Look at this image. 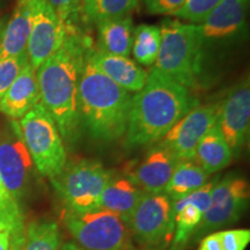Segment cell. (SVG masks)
Segmentation results:
<instances>
[{
	"instance_id": "16",
	"label": "cell",
	"mask_w": 250,
	"mask_h": 250,
	"mask_svg": "<svg viewBox=\"0 0 250 250\" xmlns=\"http://www.w3.org/2000/svg\"><path fill=\"white\" fill-rule=\"evenodd\" d=\"M249 0H221L201 24L204 41L235 39L246 29Z\"/></svg>"
},
{
	"instance_id": "30",
	"label": "cell",
	"mask_w": 250,
	"mask_h": 250,
	"mask_svg": "<svg viewBox=\"0 0 250 250\" xmlns=\"http://www.w3.org/2000/svg\"><path fill=\"white\" fill-rule=\"evenodd\" d=\"M224 250H246L250 242L249 229H228L218 230Z\"/></svg>"
},
{
	"instance_id": "13",
	"label": "cell",
	"mask_w": 250,
	"mask_h": 250,
	"mask_svg": "<svg viewBox=\"0 0 250 250\" xmlns=\"http://www.w3.org/2000/svg\"><path fill=\"white\" fill-rule=\"evenodd\" d=\"M250 86L245 79L233 87L220 105L218 126L233 155L240 153L249 136Z\"/></svg>"
},
{
	"instance_id": "36",
	"label": "cell",
	"mask_w": 250,
	"mask_h": 250,
	"mask_svg": "<svg viewBox=\"0 0 250 250\" xmlns=\"http://www.w3.org/2000/svg\"><path fill=\"white\" fill-rule=\"evenodd\" d=\"M0 4H1V0H0Z\"/></svg>"
},
{
	"instance_id": "23",
	"label": "cell",
	"mask_w": 250,
	"mask_h": 250,
	"mask_svg": "<svg viewBox=\"0 0 250 250\" xmlns=\"http://www.w3.org/2000/svg\"><path fill=\"white\" fill-rule=\"evenodd\" d=\"M208 177L210 175L193 160H181L177 162L164 193L176 202L205 186Z\"/></svg>"
},
{
	"instance_id": "35",
	"label": "cell",
	"mask_w": 250,
	"mask_h": 250,
	"mask_svg": "<svg viewBox=\"0 0 250 250\" xmlns=\"http://www.w3.org/2000/svg\"><path fill=\"white\" fill-rule=\"evenodd\" d=\"M5 28V19L0 18V44H1V37H2V31Z\"/></svg>"
},
{
	"instance_id": "8",
	"label": "cell",
	"mask_w": 250,
	"mask_h": 250,
	"mask_svg": "<svg viewBox=\"0 0 250 250\" xmlns=\"http://www.w3.org/2000/svg\"><path fill=\"white\" fill-rule=\"evenodd\" d=\"M35 165L15 120L0 121V180L19 204L30 191Z\"/></svg>"
},
{
	"instance_id": "34",
	"label": "cell",
	"mask_w": 250,
	"mask_h": 250,
	"mask_svg": "<svg viewBox=\"0 0 250 250\" xmlns=\"http://www.w3.org/2000/svg\"><path fill=\"white\" fill-rule=\"evenodd\" d=\"M62 250H85V249L80 248L77 243H66V245H64V247H62Z\"/></svg>"
},
{
	"instance_id": "18",
	"label": "cell",
	"mask_w": 250,
	"mask_h": 250,
	"mask_svg": "<svg viewBox=\"0 0 250 250\" xmlns=\"http://www.w3.org/2000/svg\"><path fill=\"white\" fill-rule=\"evenodd\" d=\"M40 100L36 71L28 62L0 100V112L11 120H18L36 107Z\"/></svg>"
},
{
	"instance_id": "26",
	"label": "cell",
	"mask_w": 250,
	"mask_h": 250,
	"mask_svg": "<svg viewBox=\"0 0 250 250\" xmlns=\"http://www.w3.org/2000/svg\"><path fill=\"white\" fill-rule=\"evenodd\" d=\"M161 43L160 27L139 24L133 29L132 51L136 62L151 66L156 61Z\"/></svg>"
},
{
	"instance_id": "10",
	"label": "cell",
	"mask_w": 250,
	"mask_h": 250,
	"mask_svg": "<svg viewBox=\"0 0 250 250\" xmlns=\"http://www.w3.org/2000/svg\"><path fill=\"white\" fill-rule=\"evenodd\" d=\"M250 190L246 179L236 174L226 175L217 181L211 193V202L191 241L196 242L206 234L237 223L249 205Z\"/></svg>"
},
{
	"instance_id": "11",
	"label": "cell",
	"mask_w": 250,
	"mask_h": 250,
	"mask_svg": "<svg viewBox=\"0 0 250 250\" xmlns=\"http://www.w3.org/2000/svg\"><path fill=\"white\" fill-rule=\"evenodd\" d=\"M220 105H196L187 112L161 139V145L177 160H192L197 146L208 131L218 124Z\"/></svg>"
},
{
	"instance_id": "24",
	"label": "cell",
	"mask_w": 250,
	"mask_h": 250,
	"mask_svg": "<svg viewBox=\"0 0 250 250\" xmlns=\"http://www.w3.org/2000/svg\"><path fill=\"white\" fill-rule=\"evenodd\" d=\"M138 6V0H81L80 17L98 24L109 19L129 15Z\"/></svg>"
},
{
	"instance_id": "33",
	"label": "cell",
	"mask_w": 250,
	"mask_h": 250,
	"mask_svg": "<svg viewBox=\"0 0 250 250\" xmlns=\"http://www.w3.org/2000/svg\"><path fill=\"white\" fill-rule=\"evenodd\" d=\"M9 249V234L7 232H0V250Z\"/></svg>"
},
{
	"instance_id": "5",
	"label": "cell",
	"mask_w": 250,
	"mask_h": 250,
	"mask_svg": "<svg viewBox=\"0 0 250 250\" xmlns=\"http://www.w3.org/2000/svg\"><path fill=\"white\" fill-rule=\"evenodd\" d=\"M28 152L37 171L54 179L66 165V152L54 118L41 103L19 122Z\"/></svg>"
},
{
	"instance_id": "1",
	"label": "cell",
	"mask_w": 250,
	"mask_h": 250,
	"mask_svg": "<svg viewBox=\"0 0 250 250\" xmlns=\"http://www.w3.org/2000/svg\"><path fill=\"white\" fill-rule=\"evenodd\" d=\"M66 37L61 48L36 71L40 103L54 118L62 140L76 143L81 133L79 85L85 66L88 40L77 23L65 22Z\"/></svg>"
},
{
	"instance_id": "32",
	"label": "cell",
	"mask_w": 250,
	"mask_h": 250,
	"mask_svg": "<svg viewBox=\"0 0 250 250\" xmlns=\"http://www.w3.org/2000/svg\"><path fill=\"white\" fill-rule=\"evenodd\" d=\"M198 250H224L223 246H221L220 239L218 236V233H210L203 236L201 243H199Z\"/></svg>"
},
{
	"instance_id": "17",
	"label": "cell",
	"mask_w": 250,
	"mask_h": 250,
	"mask_svg": "<svg viewBox=\"0 0 250 250\" xmlns=\"http://www.w3.org/2000/svg\"><path fill=\"white\" fill-rule=\"evenodd\" d=\"M87 59L105 77L126 92H137L145 86L148 73L129 57L109 55L90 48Z\"/></svg>"
},
{
	"instance_id": "25",
	"label": "cell",
	"mask_w": 250,
	"mask_h": 250,
	"mask_svg": "<svg viewBox=\"0 0 250 250\" xmlns=\"http://www.w3.org/2000/svg\"><path fill=\"white\" fill-rule=\"evenodd\" d=\"M21 250H62L59 228L56 221H31L24 232Z\"/></svg>"
},
{
	"instance_id": "4",
	"label": "cell",
	"mask_w": 250,
	"mask_h": 250,
	"mask_svg": "<svg viewBox=\"0 0 250 250\" xmlns=\"http://www.w3.org/2000/svg\"><path fill=\"white\" fill-rule=\"evenodd\" d=\"M160 34V49L154 68L186 88L196 86L202 72L205 42L201 24L165 20L161 23Z\"/></svg>"
},
{
	"instance_id": "12",
	"label": "cell",
	"mask_w": 250,
	"mask_h": 250,
	"mask_svg": "<svg viewBox=\"0 0 250 250\" xmlns=\"http://www.w3.org/2000/svg\"><path fill=\"white\" fill-rule=\"evenodd\" d=\"M33 26L27 44L28 62L37 71L64 43L66 28L45 0H31Z\"/></svg>"
},
{
	"instance_id": "9",
	"label": "cell",
	"mask_w": 250,
	"mask_h": 250,
	"mask_svg": "<svg viewBox=\"0 0 250 250\" xmlns=\"http://www.w3.org/2000/svg\"><path fill=\"white\" fill-rule=\"evenodd\" d=\"M131 236L144 248L158 250L170 243L175 220L174 203L165 193H144L127 223Z\"/></svg>"
},
{
	"instance_id": "2",
	"label": "cell",
	"mask_w": 250,
	"mask_h": 250,
	"mask_svg": "<svg viewBox=\"0 0 250 250\" xmlns=\"http://www.w3.org/2000/svg\"><path fill=\"white\" fill-rule=\"evenodd\" d=\"M198 105L189 89L153 68L145 86L131 100L126 145H148L166 133L187 112Z\"/></svg>"
},
{
	"instance_id": "3",
	"label": "cell",
	"mask_w": 250,
	"mask_h": 250,
	"mask_svg": "<svg viewBox=\"0 0 250 250\" xmlns=\"http://www.w3.org/2000/svg\"><path fill=\"white\" fill-rule=\"evenodd\" d=\"M130 93L105 77L87 59L79 85V115L83 126L98 142H115L126 133Z\"/></svg>"
},
{
	"instance_id": "22",
	"label": "cell",
	"mask_w": 250,
	"mask_h": 250,
	"mask_svg": "<svg viewBox=\"0 0 250 250\" xmlns=\"http://www.w3.org/2000/svg\"><path fill=\"white\" fill-rule=\"evenodd\" d=\"M232 159L233 153L215 124L199 142L192 160L211 175L226 168Z\"/></svg>"
},
{
	"instance_id": "20",
	"label": "cell",
	"mask_w": 250,
	"mask_h": 250,
	"mask_svg": "<svg viewBox=\"0 0 250 250\" xmlns=\"http://www.w3.org/2000/svg\"><path fill=\"white\" fill-rule=\"evenodd\" d=\"M33 26L31 0H18L11 19L2 31L0 59L27 52V44Z\"/></svg>"
},
{
	"instance_id": "27",
	"label": "cell",
	"mask_w": 250,
	"mask_h": 250,
	"mask_svg": "<svg viewBox=\"0 0 250 250\" xmlns=\"http://www.w3.org/2000/svg\"><path fill=\"white\" fill-rule=\"evenodd\" d=\"M220 1L221 0H186L173 15L190 21L192 24H201Z\"/></svg>"
},
{
	"instance_id": "31",
	"label": "cell",
	"mask_w": 250,
	"mask_h": 250,
	"mask_svg": "<svg viewBox=\"0 0 250 250\" xmlns=\"http://www.w3.org/2000/svg\"><path fill=\"white\" fill-rule=\"evenodd\" d=\"M184 1L186 0H145V5L151 14L173 15Z\"/></svg>"
},
{
	"instance_id": "29",
	"label": "cell",
	"mask_w": 250,
	"mask_h": 250,
	"mask_svg": "<svg viewBox=\"0 0 250 250\" xmlns=\"http://www.w3.org/2000/svg\"><path fill=\"white\" fill-rule=\"evenodd\" d=\"M62 22L77 23L80 17L81 0H45Z\"/></svg>"
},
{
	"instance_id": "19",
	"label": "cell",
	"mask_w": 250,
	"mask_h": 250,
	"mask_svg": "<svg viewBox=\"0 0 250 250\" xmlns=\"http://www.w3.org/2000/svg\"><path fill=\"white\" fill-rule=\"evenodd\" d=\"M144 193L145 192L126 175L121 176L112 174L107 186L103 189L100 208L118 215L127 225Z\"/></svg>"
},
{
	"instance_id": "15",
	"label": "cell",
	"mask_w": 250,
	"mask_h": 250,
	"mask_svg": "<svg viewBox=\"0 0 250 250\" xmlns=\"http://www.w3.org/2000/svg\"><path fill=\"white\" fill-rule=\"evenodd\" d=\"M177 160L164 145L153 146L126 176L146 193H164Z\"/></svg>"
},
{
	"instance_id": "21",
	"label": "cell",
	"mask_w": 250,
	"mask_h": 250,
	"mask_svg": "<svg viewBox=\"0 0 250 250\" xmlns=\"http://www.w3.org/2000/svg\"><path fill=\"white\" fill-rule=\"evenodd\" d=\"M96 26L98 50L109 55L129 57L133 42V22L130 15L101 21Z\"/></svg>"
},
{
	"instance_id": "6",
	"label": "cell",
	"mask_w": 250,
	"mask_h": 250,
	"mask_svg": "<svg viewBox=\"0 0 250 250\" xmlns=\"http://www.w3.org/2000/svg\"><path fill=\"white\" fill-rule=\"evenodd\" d=\"M111 176V171L100 161L83 159L66 162L51 183L68 211L83 213L100 208L103 189Z\"/></svg>"
},
{
	"instance_id": "14",
	"label": "cell",
	"mask_w": 250,
	"mask_h": 250,
	"mask_svg": "<svg viewBox=\"0 0 250 250\" xmlns=\"http://www.w3.org/2000/svg\"><path fill=\"white\" fill-rule=\"evenodd\" d=\"M219 179L208 181L196 191L174 203V234L170 250H186L211 202V193Z\"/></svg>"
},
{
	"instance_id": "7",
	"label": "cell",
	"mask_w": 250,
	"mask_h": 250,
	"mask_svg": "<svg viewBox=\"0 0 250 250\" xmlns=\"http://www.w3.org/2000/svg\"><path fill=\"white\" fill-rule=\"evenodd\" d=\"M64 224L77 245L85 250H133L127 225L107 210L83 213L67 210Z\"/></svg>"
},
{
	"instance_id": "28",
	"label": "cell",
	"mask_w": 250,
	"mask_h": 250,
	"mask_svg": "<svg viewBox=\"0 0 250 250\" xmlns=\"http://www.w3.org/2000/svg\"><path fill=\"white\" fill-rule=\"evenodd\" d=\"M28 64L27 52L0 59V100Z\"/></svg>"
}]
</instances>
